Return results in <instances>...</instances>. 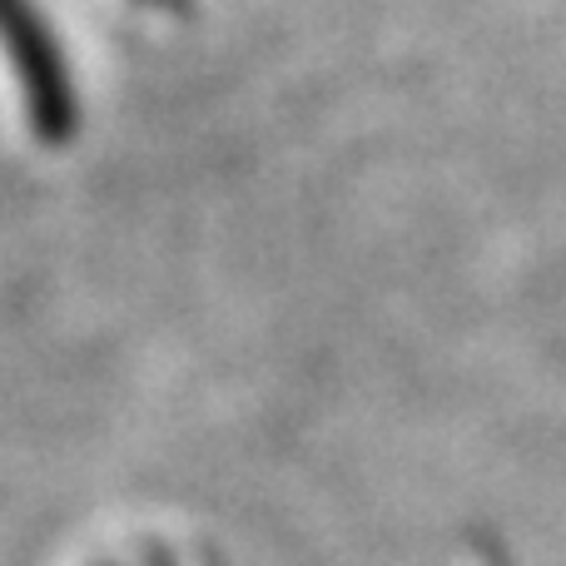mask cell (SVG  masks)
I'll list each match as a JSON object with an SVG mask.
<instances>
[{
	"label": "cell",
	"instance_id": "obj_1",
	"mask_svg": "<svg viewBox=\"0 0 566 566\" xmlns=\"http://www.w3.org/2000/svg\"><path fill=\"white\" fill-rule=\"evenodd\" d=\"M0 45L10 55V70H15L20 90H25L30 105V125L60 145V139L75 135L80 125V105H75V85L65 75V55L50 40L45 20L30 0H0Z\"/></svg>",
	"mask_w": 566,
	"mask_h": 566
}]
</instances>
